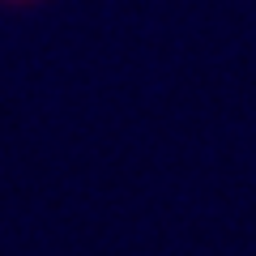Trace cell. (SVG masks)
<instances>
[{
    "mask_svg": "<svg viewBox=\"0 0 256 256\" xmlns=\"http://www.w3.org/2000/svg\"><path fill=\"white\" fill-rule=\"evenodd\" d=\"M9 4H26V0H9Z\"/></svg>",
    "mask_w": 256,
    "mask_h": 256,
    "instance_id": "1",
    "label": "cell"
}]
</instances>
